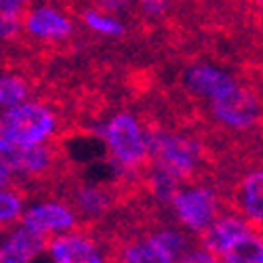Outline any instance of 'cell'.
<instances>
[{
    "instance_id": "1",
    "label": "cell",
    "mask_w": 263,
    "mask_h": 263,
    "mask_svg": "<svg viewBox=\"0 0 263 263\" xmlns=\"http://www.w3.org/2000/svg\"><path fill=\"white\" fill-rule=\"evenodd\" d=\"M55 128V118L38 103H19L7 107L0 116V139L15 145H38Z\"/></svg>"
},
{
    "instance_id": "2",
    "label": "cell",
    "mask_w": 263,
    "mask_h": 263,
    "mask_svg": "<svg viewBox=\"0 0 263 263\" xmlns=\"http://www.w3.org/2000/svg\"><path fill=\"white\" fill-rule=\"evenodd\" d=\"M103 135L112 154L126 166L139 164L147 154V139L143 137L137 120L128 114H118L109 120Z\"/></svg>"
},
{
    "instance_id": "3",
    "label": "cell",
    "mask_w": 263,
    "mask_h": 263,
    "mask_svg": "<svg viewBox=\"0 0 263 263\" xmlns=\"http://www.w3.org/2000/svg\"><path fill=\"white\" fill-rule=\"evenodd\" d=\"M149 141L152 143H147V149H152L160 171L168 173L175 179L187 177L192 173L196 160H198V147L190 139L173 137V135H156Z\"/></svg>"
},
{
    "instance_id": "4",
    "label": "cell",
    "mask_w": 263,
    "mask_h": 263,
    "mask_svg": "<svg viewBox=\"0 0 263 263\" xmlns=\"http://www.w3.org/2000/svg\"><path fill=\"white\" fill-rule=\"evenodd\" d=\"M213 112L219 120L230 126L247 128L259 116V103L251 91L240 89L234 82L230 89L213 97Z\"/></svg>"
},
{
    "instance_id": "5",
    "label": "cell",
    "mask_w": 263,
    "mask_h": 263,
    "mask_svg": "<svg viewBox=\"0 0 263 263\" xmlns=\"http://www.w3.org/2000/svg\"><path fill=\"white\" fill-rule=\"evenodd\" d=\"M175 209L190 230H204L215 215V198L209 190H187L175 196Z\"/></svg>"
},
{
    "instance_id": "6",
    "label": "cell",
    "mask_w": 263,
    "mask_h": 263,
    "mask_svg": "<svg viewBox=\"0 0 263 263\" xmlns=\"http://www.w3.org/2000/svg\"><path fill=\"white\" fill-rule=\"evenodd\" d=\"M45 245V238L28 228L17 230L0 247V263H30Z\"/></svg>"
},
{
    "instance_id": "7",
    "label": "cell",
    "mask_w": 263,
    "mask_h": 263,
    "mask_svg": "<svg viewBox=\"0 0 263 263\" xmlns=\"http://www.w3.org/2000/svg\"><path fill=\"white\" fill-rule=\"evenodd\" d=\"M74 223V215L61 206V204H40L26 213L24 228L32 232H55V230H68Z\"/></svg>"
},
{
    "instance_id": "8",
    "label": "cell",
    "mask_w": 263,
    "mask_h": 263,
    "mask_svg": "<svg viewBox=\"0 0 263 263\" xmlns=\"http://www.w3.org/2000/svg\"><path fill=\"white\" fill-rule=\"evenodd\" d=\"M55 263H101V255L86 238L68 236L59 238L51 247Z\"/></svg>"
},
{
    "instance_id": "9",
    "label": "cell",
    "mask_w": 263,
    "mask_h": 263,
    "mask_svg": "<svg viewBox=\"0 0 263 263\" xmlns=\"http://www.w3.org/2000/svg\"><path fill=\"white\" fill-rule=\"evenodd\" d=\"M185 82L192 91L200 93L204 97H211V99L234 84V80L226 72L209 68V65H196V68H192L185 74Z\"/></svg>"
},
{
    "instance_id": "10",
    "label": "cell",
    "mask_w": 263,
    "mask_h": 263,
    "mask_svg": "<svg viewBox=\"0 0 263 263\" xmlns=\"http://www.w3.org/2000/svg\"><path fill=\"white\" fill-rule=\"evenodd\" d=\"M28 30L40 38H65V36H70L72 26H70V21L61 17L57 11L42 7L30 15Z\"/></svg>"
},
{
    "instance_id": "11",
    "label": "cell",
    "mask_w": 263,
    "mask_h": 263,
    "mask_svg": "<svg viewBox=\"0 0 263 263\" xmlns=\"http://www.w3.org/2000/svg\"><path fill=\"white\" fill-rule=\"evenodd\" d=\"M228 263H263V245L261 238L245 232L240 238L223 251Z\"/></svg>"
},
{
    "instance_id": "12",
    "label": "cell",
    "mask_w": 263,
    "mask_h": 263,
    "mask_svg": "<svg viewBox=\"0 0 263 263\" xmlns=\"http://www.w3.org/2000/svg\"><path fill=\"white\" fill-rule=\"evenodd\" d=\"M245 232H249L247 230V226L240 221V219H236V217H226V219H221V221H217L213 228H211V232H209V236H206V242H209V247L215 251V253H223L236 238H240Z\"/></svg>"
},
{
    "instance_id": "13",
    "label": "cell",
    "mask_w": 263,
    "mask_h": 263,
    "mask_svg": "<svg viewBox=\"0 0 263 263\" xmlns=\"http://www.w3.org/2000/svg\"><path fill=\"white\" fill-rule=\"evenodd\" d=\"M261 192H263V175H261V171H255L245 181L242 198H245L247 215L251 219H255L257 223H261V219H263V194Z\"/></svg>"
},
{
    "instance_id": "14",
    "label": "cell",
    "mask_w": 263,
    "mask_h": 263,
    "mask_svg": "<svg viewBox=\"0 0 263 263\" xmlns=\"http://www.w3.org/2000/svg\"><path fill=\"white\" fill-rule=\"evenodd\" d=\"M126 263H175L162 249H158L152 240L133 245L126 251Z\"/></svg>"
},
{
    "instance_id": "15",
    "label": "cell",
    "mask_w": 263,
    "mask_h": 263,
    "mask_svg": "<svg viewBox=\"0 0 263 263\" xmlns=\"http://www.w3.org/2000/svg\"><path fill=\"white\" fill-rule=\"evenodd\" d=\"M21 147L0 139V177L9 179L13 173H21Z\"/></svg>"
},
{
    "instance_id": "16",
    "label": "cell",
    "mask_w": 263,
    "mask_h": 263,
    "mask_svg": "<svg viewBox=\"0 0 263 263\" xmlns=\"http://www.w3.org/2000/svg\"><path fill=\"white\" fill-rule=\"evenodd\" d=\"M26 97V86L15 76H3L0 78V105L13 107L19 105Z\"/></svg>"
},
{
    "instance_id": "17",
    "label": "cell",
    "mask_w": 263,
    "mask_h": 263,
    "mask_svg": "<svg viewBox=\"0 0 263 263\" xmlns=\"http://www.w3.org/2000/svg\"><path fill=\"white\" fill-rule=\"evenodd\" d=\"M84 24L89 26L91 30L99 32V34H107V36H120L124 32L122 24L112 17H105V15H99V13H84Z\"/></svg>"
},
{
    "instance_id": "18",
    "label": "cell",
    "mask_w": 263,
    "mask_h": 263,
    "mask_svg": "<svg viewBox=\"0 0 263 263\" xmlns=\"http://www.w3.org/2000/svg\"><path fill=\"white\" fill-rule=\"evenodd\" d=\"M152 242L158 249H162L171 259H177L185 249V238L179 236L177 232H160L152 238Z\"/></svg>"
},
{
    "instance_id": "19",
    "label": "cell",
    "mask_w": 263,
    "mask_h": 263,
    "mask_svg": "<svg viewBox=\"0 0 263 263\" xmlns=\"http://www.w3.org/2000/svg\"><path fill=\"white\" fill-rule=\"evenodd\" d=\"M78 200H80L82 209L91 211V213H101V211L105 209V204H107L105 196H103L99 190H91V187L80 190V194H78Z\"/></svg>"
},
{
    "instance_id": "20",
    "label": "cell",
    "mask_w": 263,
    "mask_h": 263,
    "mask_svg": "<svg viewBox=\"0 0 263 263\" xmlns=\"http://www.w3.org/2000/svg\"><path fill=\"white\" fill-rule=\"evenodd\" d=\"M21 211V202L17 200V196L0 192V221H9V219L17 217Z\"/></svg>"
},
{
    "instance_id": "21",
    "label": "cell",
    "mask_w": 263,
    "mask_h": 263,
    "mask_svg": "<svg viewBox=\"0 0 263 263\" xmlns=\"http://www.w3.org/2000/svg\"><path fill=\"white\" fill-rule=\"evenodd\" d=\"M19 30V17L17 13H0V36L11 38Z\"/></svg>"
},
{
    "instance_id": "22",
    "label": "cell",
    "mask_w": 263,
    "mask_h": 263,
    "mask_svg": "<svg viewBox=\"0 0 263 263\" xmlns=\"http://www.w3.org/2000/svg\"><path fill=\"white\" fill-rule=\"evenodd\" d=\"M181 263H219V261L215 259V255L211 251L200 249V251H192V253L183 255Z\"/></svg>"
},
{
    "instance_id": "23",
    "label": "cell",
    "mask_w": 263,
    "mask_h": 263,
    "mask_svg": "<svg viewBox=\"0 0 263 263\" xmlns=\"http://www.w3.org/2000/svg\"><path fill=\"white\" fill-rule=\"evenodd\" d=\"M168 3H171V0H141L143 9H145L149 15H160V13H164L166 7H168Z\"/></svg>"
},
{
    "instance_id": "24",
    "label": "cell",
    "mask_w": 263,
    "mask_h": 263,
    "mask_svg": "<svg viewBox=\"0 0 263 263\" xmlns=\"http://www.w3.org/2000/svg\"><path fill=\"white\" fill-rule=\"evenodd\" d=\"M101 7L105 11H118V9L126 7V0H101Z\"/></svg>"
}]
</instances>
